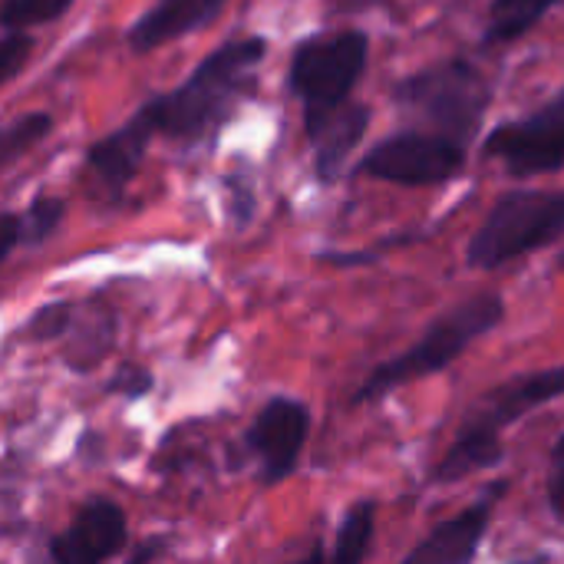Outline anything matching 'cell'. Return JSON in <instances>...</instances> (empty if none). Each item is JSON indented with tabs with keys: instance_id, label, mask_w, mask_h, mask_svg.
<instances>
[{
	"instance_id": "obj_9",
	"label": "cell",
	"mask_w": 564,
	"mask_h": 564,
	"mask_svg": "<svg viewBox=\"0 0 564 564\" xmlns=\"http://www.w3.org/2000/svg\"><path fill=\"white\" fill-rule=\"evenodd\" d=\"M307 430H311V413L301 400L278 397L264 403V410L248 430V446L261 463L264 486H278L294 473L297 456L307 443Z\"/></svg>"
},
{
	"instance_id": "obj_20",
	"label": "cell",
	"mask_w": 564,
	"mask_h": 564,
	"mask_svg": "<svg viewBox=\"0 0 564 564\" xmlns=\"http://www.w3.org/2000/svg\"><path fill=\"white\" fill-rule=\"evenodd\" d=\"M33 40L26 33H0V86L20 73V66L30 59Z\"/></svg>"
},
{
	"instance_id": "obj_16",
	"label": "cell",
	"mask_w": 564,
	"mask_h": 564,
	"mask_svg": "<svg viewBox=\"0 0 564 564\" xmlns=\"http://www.w3.org/2000/svg\"><path fill=\"white\" fill-rule=\"evenodd\" d=\"M53 132L50 112H23L17 119L0 122V172L20 162L30 149H36Z\"/></svg>"
},
{
	"instance_id": "obj_7",
	"label": "cell",
	"mask_w": 564,
	"mask_h": 564,
	"mask_svg": "<svg viewBox=\"0 0 564 564\" xmlns=\"http://www.w3.org/2000/svg\"><path fill=\"white\" fill-rule=\"evenodd\" d=\"M466 169V145L426 132V129H403L377 142L357 165L360 175L393 182V185H446Z\"/></svg>"
},
{
	"instance_id": "obj_23",
	"label": "cell",
	"mask_w": 564,
	"mask_h": 564,
	"mask_svg": "<svg viewBox=\"0 0 564 564\" xmlns=\"http://www.w3.org/2000/svg\"><path fill=\"white\" fill-rule=\"evenodd\" d=\"M20 245V215L0 212V261Z\"/></svg>"
},
{
	"instance_id": "obj_18",
	"label": "cell",
	"mask_w": 564,
	"mask_h": 564,
	"mask_svg": "<svg viewBox=\"0 0 564 564\" xmlns=\"http://www.w3.org/2000/svg\"><path fill=\"white\" fill-rule=\"evenodd\" d=\"M76 0H0V30L26 33L33 26L59 20Z\"/></svg>"
},
{
	"instance_id": "obj_19",
	"label": "cell",
	"mask_w": 564,
	"mask_h": 564,
	"mask_svg": "<svg viewBox=\"0 0 564 564\" xmlns=\"http://www.w3.org/2000/svg\"><path fill=\"white\" fill-rule=\"evenodd\" d=\"M63 218V202L56 198H36L26 215H20V241L26 245H40L46 235H53V228Z\"/></svg>"
},
{
	"instance_id": "obj_3",
	"label": "cell",
	"mask_w": 564,
	"mask_h": 564,
	"mask_svg": "<svg viewBox=\"0 0 564 564\" xmlns=\"http://www.w3.org/2000/svg\"><path fill=\"white\" fill-rule=\"evenodd\" d=\"M393 96L400 109L413 112L423 122L420 129L469 145L486 122L492 83L476 63L449 56L406 76Z\"/></svg>"
},
{
	"instance_id": "obj_12",
	"label": "cell",
	"mask_w": 564,
	"mask_h": 564,
	"mask_svg": "<svg viewBox=\"0 0 564 564\" xmlns=\"http://www.w3.org/2000/svg\"><path fill=\"white\" fill-rule=\"evenodd\" d=\"M367 126H370V109L364 102H350V99L344 106L304 122L307 142L314 149V172L324 185L340 178L347 159L354 155V149L364 139Z\"/></svg>"
},
{
	"instance_id": "obj_15",
	"label": "cell",
	"mask_w": 564,
	"mask_h": 564,
	"mask_svg": "<svg viewBox=\"0 0 564 564\" xmlns=\"http://www.w3.org/2000/svg\"><path fill=\"white\" fill-rule=\"evenodd\" d=\"M555 3L562 0H492L486 20V46H502L525 36L549 17Z\"/></svg>"
},
{
	"instance_id": "obj_11",
	"label": "cell",
	"mask_w": 564,
	"mask_h": 564,
	"mask_svg": "<svg viewBox=\"0 0 564 564\" xmlns=\"http://www.w3.org/2000/svg\"><path fill=\"white\" fill-rule=\"evenodd\" d=\"M126 545V519L119 506L96 499L86 502L69 529L53 539L50 555L56 564H102Z\"/></svg>"
},
{
	"instance_id": "obj_14",
	"label": "cell",
	"mask_w": 564,
	"mask_h": 564,
	"mask_svg": "<svg viewBox=\"0 0 564 564\" xmlns=\"http://www.w3.org/2000/svg\"><path fill=\"white\" fill-rule=\"evenodd\" d=\"M228 0H155L129 30L126 43L135 53H152L178 36L208 26Z\"/></svg>"
},
{
	"instance_id": "obj_10",
	"label": "cell",
	"mask_w": 564,
	"mask_h": 564,
	"mask_svg": "<svg viewBox=\"0 0 564 564\" xmlns=\"http://www.w3.org/2000/svg\"><path fill=\"white\" fill-rule=\"evenodd\" d=\"M152 139H159V132H155L149 109L142 106L132 119H126L116 132L102 135L86 152V182L102 198H119L126 185L135 178V172L142 169V159Z\"/></svg>"
},
{
	"instance_id": "obj_4",
	"label": "cell",
	"mask_w": 564,
	"mask_h": 564,
	"mask_svg": "<svg viewBox=\"0 0 564 564\" xmlns=\"http://www.w3.org/2000/svg\"><path fill=\"white\" fill-rule=\"evenodd\" d=\"M506 307H502V297L499 294H476L456 307H449L446 314H440L426 334L410 347L403 350L400 357L380 364L367 380L364 387L357 390L354 403H370V400H380L387 393H393L397 387H406V383H416L430 373H440L446 370L473 340H479L482 334H489L492 327H499Z\"/></svg>"
},
{
	"instance_id": "obj_13",
	"label": "cell",
	"mask_w": 564,
	"mask_h": 564,
	"mask_svg": "<svg viewBox=\"0 0 564 564\" xmlns=\"http://www.w3.org/2000/svg\"><path fill=\"white\" fill-rule=\"evenodd\" d=\"M502 496V486L479 499L476 506H469L463 516L436 525L406 558L403 564H469L479 552V542L489 529V519H492V509H496V499Z\"/></svg>"
},
{
	"instance_id": "obj_8",
	"label": "cell",
	"mask_w": 564,
	"mask_h": 564,
	"mask_svg": "<svg viewBox=\"0 0 564 564\" xmlns=\"http://www.w3.org/2000/svg\"><path fill=\"white\" fill-rule=\"evenodd\" d=\"M486 159L499 162L516 178L552 175L564 169V86L535 112L499 122L486 142Z\"/></svg>"
},
{
	"instance_id": "obj_5",
	"label": "cell",
	"mask_w": 564,
	"mask_h": 564,
	"mask_svg": "<svg viewBox=\"0 0 564 564\" xmlns=\"http://www.w3.org/2000/svg\"><path fill=\"white\" fill-rule=\"evenodd\" d=\"M564 235V188L506 192L476 228L466 258L473 268L496 271Z\"/></svg>"
},
{
	"instance_id": "obj_1",
	"label": "cell",
	"mask_w": 564,
	"mask_h": 564,
	"mask_svg": "<svg viewBox=\"0 0 564 564\" xmlns=\"http://www.w3.org/2000/svg\"><path fill=\"white\" fill-rule=\"evenodd\" d=\"M264 56V36H238L218 46L185 76V83L145 102L155 132L185 145L215 135L254 89V73Z\"/></svg>"
},
{
	"instance_id": "obj_24",
	"label": "cell",
	"mask_w": 564,
	"mask_h": 564,
	"mask_svg": "<svg viewBox=\"0 0 564 564\" xmlns=\"http://www.w3.org/2000/svg\"><path fill=\"white\" fill-rule=\"evenodd\" d=\"M288 564H324V552H321V545H314L304 558H294V562Z\"/></svg>"
},
{
	"instance_id": "obj_2",
	"label": "cell",
	"mask_w": 564,
	"mask_h": 564,
	"mask_svg": "<svg viewBox=\"0 0 564 564\" xmlns=\"http://www.w3.org/2000/svg\"><path fill=\"white\" fill-rule=\"evenodd\" d=\"M564 393V364L552 370H535L512 377L473 403L446 456L440 459L433 479L440 486L469 479L502 459V430L529 416L532 410L552 403Z\"/></svg>"
},
{
	"instance_id": "obj_22",
	"label": "cell",
	"mask_w": 564,
	"mask_h": 564,
	"mask_svg": "<svg viewBox=\"0 0 564 564\" xmlns=\"http://www.w3.org/2000/svg\"><path fill=\"white\" fill-rule=\"evenodd\" d=\"M549 506L558 519H564V436L558 440L549 466Z\"/></svg>"
},
{
	"instance_id": "obj_6",
	"label": "cell",
	"mask_w": 564,
	"mask_h": 564,
	"mask_svg": "<svg viewBox=\"0 0 564 564\" xmlns=\"http://www.w3.org/2000/svg\"><path fill=\"white\" fill-rule=\"evenodd\" d=\"M370 56V40L364 30H340L304 40L294 50L288 86L304 106V122L344 106L360 83Z\"/></svg>"
},
{
	"instance_id": "obj_21",
	"label": "cell",
	"mask_w": 564,
	"mask_h": 564,
	"mask_svg": "<svg viewBox=\"0 0 564 564\" xmlns=\"http://www.w3.org/2000/svg\"><path fill=\"white\" fill-rule=\"evenodd\" d=\"M69 317H73V307H69V304L43 307V311L30 321V337L46 340V337H53V334H63V330L69 327Z\"/></svg>"
},
{
	"instance_id": "obj_17",
	"label": "cell",
	"mask_w": 564,
	"mask_h": 564,
	"mask_svg": "<svg viewBox=\"0 0 564 564\" xmlns=\"http://www.w3.org/2000/svg\"><path fill=\"white\" fill-rule=\"evenodd\" d=\"M373 525H377V509L373 502H360L347 512V519L340 522L337 542H334V555L330 564H364L370 552V539H373Z\"/></svg>"
}]
</instances>
